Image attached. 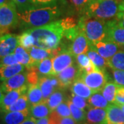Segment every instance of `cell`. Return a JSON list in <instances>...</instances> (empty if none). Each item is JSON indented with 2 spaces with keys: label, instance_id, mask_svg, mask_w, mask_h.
Returning <instances> with one entry per match:
<instances>
[{
  "label": "cell",
  "instance_id": "cell-15",
  "mask_svg": "<svg viewBox=\"0 0 124 124\" xmlns=\"http://www.w3.org/2000/svg\"><path fill=\"white\" fill-rule=\"evenodd\" d=\"M62 48H63L59 46L55 49H44L33 46L29 49L28 52L35 62L39 63L45 59L54 57L62 50Z\"/></svg>",
  "mask_w": 124,
  "mask_h": 124
},
{
  "label": "cell",
  "instance_id": "cell-21",
  "mask_svg": "<svg viewBox=\"0 0 124 124\" xmlns=\"http://www.w3.org/2000/svg\"><path fill=\"white\" fill-rule=\"evenodd\" d=\"M71 93L79 96L81 97L88 99L90 96L94 93L92 89L89 88L84 82L79 78L71 85L70 86Z\"/></svg>",
  "mask_w": 124,
  "mask_h": 124
},
{
  "label": "cell",
  "instance_id": "cell-9",
  "mask_svg": "<svg viewBox=\"0 0 124 124\" xmlns=\"http://www.w3.org/2000/svg\"><path fill=\"white\" fill-rule=\"evenodd\" d=\"M19 46L18 35L15 34H4L0 35V59L13 53Z\"/></svg>",
  "mask_w": 124,
  "mask_h": 124
},
{
  "label": "cell",
  "instance_id": "cell-38",
  "mask_svg": "<svg viewBox=\"0 0 124 124\" xmlns=\"http://www.w3.org/2000/svg\"><path fill=\"white\" fill-rule=\"evenodd\" d=\"M59 1L64 2L65 0H31V3L34 8L57 6Z\"/></svg>",
  "mask_w": 124,
  "mask_h": 124
},
{
  "label": "cell",
  "instance_id": "cell-23",
  "mask_svg": "<svg viewBox=\"0 0 124 124\" xmlns=\"http://www.w3.org/2000/svg\"><path fill=\"white\" fill-rule=\"evenodd\" d=\"M51 112L52 111L47 105L46 100L41 102L38 104L32 106L30 108L31 116L34 117L36 119H39L41 118L47 117L50 115Z\"/></svg>",
  "mask_w": 124,
  "mask_h": 124
},
{
  "label": "cell",
  "instance_id": "cell-39",
  "mask_svg": "<svg viewBox=\"0 0 124 124\" xmlns=\"http://www.w3.org/2000/svg\"><path fill=\"white\" fill-rule=\"evenodd\" d=\"M60 23L64 31L77 26L78 24V22L73 17H67L63 18L60 20Z\"/></svg>",
  "mask_w": 124,
  "mask_h": 124
},
{
  "label": "cell",
  "instance_id": "cell-12",
  "mask_svg": "<svg viewBox=\"0 0 124 124\" xmlns=\"http://www.w3.org/2000/svg\"><path fill=\"white\" fill-rule=\"evenodd\" d=\"M105 40L114 42L119 46L124 44V28L119 26L115 19L108 21V29Z\"/></svg>",
  "mask_w": 124,
  "mask_h": 124
},
{
  "label": "cell",
  "instance_id": "cell-14",
  "mask_svg": "<svg viewBox=\"0 0 124 124\" xmlns=\"http://www.w3.org/2000/svg\"><path fill=\"white\" fill-rule=\"evenodd\" d=\"M90 48V44L88 39L82 32H80L75 39L72 41V44L68 48V50L76 57L81 54H86Z\"/></svg>",
  "mask_w": 124,
  "mask_h": 124
},
{
  "label": "cell",
  "instance_id": "cell-46",
  "mask_svg": "<svg viewBox=\"0 0 124 124\" xmlns=\"http://www.w3.org/2000/svg\"><path fill=\"white\" fill-rule=\"evenodd\" d=\"M114 19L119 26L124 28V11H119Z\"/></svg>",
  "mask_w": 124,
  "mask_h": 124
},
{
  "label": "cell",
  "instance_id": "cell-40",
  "mask_svg": "<svg viewBox=\"0 0 124 124\" xmlns=\"http://www.w3.org/2000/svg\"><path fill=\"white\" fill-rule=\"evenodd\" d=\"M17 6L18 12H22L29 8H34L31 3V0H11Z\"/></svg>",
  "mask_w": 124,
  "mask_h": 124
},
{
  "label": "cell",
  "instance_id": "cell-34",
  "mask_svg": "<svg viewBox=\"0 0 124 124\" xmlns=\"http://www.w3.org/2000/svg\"><path fill=\"white\" fill-rule=\"evenodd\" d=\"M18 41L19 46L28 50L34 46L35 39L31 33L28 31H26L18 35Z\"/></svg>",
  "mask_w": 124,
  "mask_h": 124
},
{
  "label": "cell",
  "instance_id": "cell-51",
  "mask_svg": "<svg viewBox=\"0 0 124 124\" xmlns=\"http://www.w3.org/2000/svg\"><path fill=\"white\" fill-rule=\"evenodd\" d=\"M119 11H124V0H122L119 5Z\"/></svg>",
  "mask_w": 124,
  "mask_h": 124
},
{
  "label": "cell",
  "instance_id": "cell-50",
  "mask_svg": "<svg viewBox=\"0 0 124 124\" xmlns=\"http://www.w3.org/2000/svg\"><path fill=\"white\" fill-rule=\"evenodd\" d=\"M4 92H3V90L1 88V84H0V106H1V103L2 102V100L4 99Z\"/></svg>",
  "mask_w": 124,
  "mask_h": 124
},
{
  "label": "cell",
  "instance_id": "cell-20",
  "mask_svg": "<svg viewBox=\"0 0 124 124\" xmlns=\"http://www.w3.org/2000/svg\"><path fill=\"white\" fill-rule=\"evenodd\" d=\"M26 67L21 63L10 66L0 65V81H6L10 77L24 72Z\"/></svg>",
  "mask_w": 124,
  "mask_h": 124
},
{
  "label": "cell",
  "instance_id": "cell-16",
  "mask_svg": "<svg viewBox=\"0 0 124 124\" xmlns=\"http://www.w3.org/2000/svg\"><path fill=\"white\" fill-rule=\"evenodd\" d=\"M30 116V109L19 112H5L1 119L2 124H20Z\"/></svg>",
  "mask_w": 124,
  "mask_h": 124
},
{
  "label": "cell",
  "instance_id": "cell-24",
  "mask_svg": "<svg viewBox=\"0 0 124 124\" xmlns=\"http://www.w3.org/2000/svg\"><path fill=\"white\" fill-rule=\"evenodd\" d=\"M26 94L31 106L45 101L42 92L38 84L28 85Z\"/></svg>",
  "mask_w": 124,
  "mask_h": 124
},
{
  "label": "cell",
  "instance_id": "cell-55",
  "mask_svg": "<svg viewBox=\"0 0 124 124\" xmlns=\"http://www.w3.org/2000/svg\"><path fill=\"white\" fill-rule=\"evenodd\" d=\"M88 124V123H84V122H82V123H79V124Z\"/></svg>",
  "mask_w": 124,
  "mask_h": 124
},
{
  "label": "cell",
  "instance_id": "cell-10",
  "mask_svg": "<svg viewBox=\"0 0 124 124\" xmlns=\"http://www.w3.org/2000/svg\"><path fill=\"white\" fill-rule=\"evenodd\" d=\"M90 48L94 49L104 59L109 60L119 50L121 46L114 42L103 40L90 45Z\"/></svg>",
  "mask_w": 124,
  "mask_h": 124
},
{
  "label": "cell",
  "instance_id": "cell-37",
  "mask_svg": "<svg viewBox=\"0 0 124 124\" xmlns=\"http://www.w3.org/2000/svg\"><path fill=\"white\" fill-rule=\"evenodd\" d=\"M54 112L57 114L58 115L61 117H69L71 116L70 109L69 108L67 99L62 103L60 105H59L57 108L54 110Z\"/></svg>",
  "mask_w": 124,
  "mask_h": 124
},
{
  "label": "cell",
  "instance_id": "cell-13",
  "mask_svg": "<svg viewBox=\"0 0 124 124\" xmlns=\"http://www.w3.org/2000/svg\"><path fill=\"white\" fill-rule=\"evenodd\" d=\"M26 85H28L27 80V71H24L10 77L8 79L4 81L1 84V88L4 93H7Z\"/></svg>",
  "mask_w": 124,
  "mask_h": 124
},
{
  "label": "cell",
  "instance_id": "cell-18",
  "mask_svg": "<svg viewBox=\"0 0 124 124\" xmlns=\"http://www.w3.org/2000/svg\"><path fill=\"white\" fill-rule=\"evenodd\" d=\"M106 111L107 124H124V112L118 105L110 103Z\"/></svg>",
  "mask_w": 124,
  "mask_h": 124
},
{
  "label": "cell",
  "instance_id": "cell-43",
  "mask_svg": "<svg viewBox=\"0 0 124 124\" xmlns=\"http://www.w3.org/2000/svg\"><path fill=\"white\" fill-rule=\"evenodd\" d=\"M112 70V76L114 82L120 86L124 87V70Z\"/></svg>",
  "mask_w": 124,
  "mask_h": 124
},
{
  "label": "cell",
  "instance_id": "cell-17",
  "mask_svg": "<svg viewBox=\"0 0 124 124\" xmlns=\"http://www.w3.org/2000/svg\"><path fill=\"white\" fill-rule=\"evenodd\" d=\"M86 121L88 124H107L106 109L90 107L87 111Z\"/></svg>",
  "mask_w": 124,
  "mask_h": 124
},
{
  "label": "cell",
  "instance_id": "cell-4",
  "mask_svg": "<svg viewBox=\"0 0 124 124\" xmlns=\"http://www.w3.org/2000/svg\"><path fill=\"white\" fill-rule=\"evenodd\" d=\"M119 0H92L85 8L82 15L110 21L119 12Z\"/></svg>",
  "mask_w": 124,
  "mask_h": 124
},
{
  "label": "cell",
  "instance_id": "cell-48",
  "mask_svg": "<svg viewBox=\"0 0 124 124\" xmlns=\"http://www.w3.org/2000/svg\"><path fill=\"white\" fill-rule=\"evenodd\" d=\"M37 123V119H35L34 117L30 116L29 117H28L25 121H23L22 123L20 124H36Z\"/></svg>",
  "mask_w": 124,
  "mask_h": 124
},
{
  "label": "cell",
  "instance_id": "cell-33",
  "mask_svg": "<svg viewBox=\"0 0 124 124\" xmlns=\"http://www.w3.org/2000/svg\"><path fill=\"white\" fill-rule=\"evenodd\" d=\"M67 101H68L69 108L70 109L71 116L75 121L76 123L79 124V123H82V122H84L85 121H86L87 112L85 111V110L81 109L75 106L69 99H68Z\"/></svg>",
  "mask_w": 124,
  "mask_h": 124
},
{
  "label": "cell",
  "instance_id": "cell-52",
  "mask_svg": "<svg viewBox=\"0 0 124 124\" xmlns=\"http://www.w3.org/2000/svg\"><path fill=\"white\" fill-rule=\"evenodd\" d=\"M9 1H10V0H0V6L4 4L5 3H6V2H8Z\"/></svg>",
  "mask_w": 124,
  "mask_h": 124
},
{
  "label": "cell",
  "instance_id": "cell-53",
  "mask_svg": "<svg viewBox=\"0 0 124 124\" xmlns=\"http://www.w3.org/2000/svg\"><path fill=\"white\" fill-rule=\"evenodd\" d=\"M121 108V110L124 112V104H121V105H118Z\"/></svg>",
  "mask_w": 124,
  "mask_h": 124
},
{
  "label": "cell",
  "instance_id": "cell-35",
  "mask_svg": "<svg viewBox=\"0 0 124 124\" xmlns=\"http://www.w3.org/2000/svg\"><path fill=\"white\" fill-rule=\"evenodd\" d=\"M27 71V80L28 85H31L38 84L40 79V76L37 70V66H32L26 69Z\"/></svg>",
  "mask_w": 124,
  "mask_h": 124
},
{
  "label": "cell",
  "instance_id": "cell-29",
  "mask_svg": "<svg viewBox=\"0 0 124 124\" xmlns=\"http://www.w3.org/2000/svg\"><path fill=\"white\" fill-rule=\"evenodd\" d=\"M75 59L77 62V65L79 66L80 70L84 72L88 73L97 69L93 65L87 54H81L79 55H77L75 57Z\"/></svg>",
  "mask_w": 124,
  "mask_h": 124
},
{
  "label": "cell",
  "instance_id": "cell-8",
  "mask_svg": "<svg viewBox=\"0 0 124 124\" xmlns=\"http://www.w3.org/2000/svg\"><path fill=\"white\" fill-rule=\"evenodd\" d=\"M81 74V70L77 65L75 64L60 72L57 75V77L59 81L61 88L65 90L71 86L76 80L79 78Z\"/></svg>",
  "mask_w": 124,
  "mask_h": 124
},
{
  "label": "cell",
  "instance_id": "cell-3",
  "mask_svg": "<svg viewBox=\"0 0 124 124\" xmlns=\"http://www.w3.org/2000/svg\"><path fill=\"white\" fill-rule=\"evenodd\" d=\"M79 31L88 39L90 45L106 39L108 21L82 15L78 21Z\"/></svg>",
  "mask_w": 124,
  "mask_h": 124
},
{
  "label": "cell",
  "instance_id": "cell-36",
  "mask_svg": "<svg viewBox=\"0 0 124 124\" xmlns=\"http://www.w3.org/2000/svg\"><path fill=\"white\" fill-rule=\"evenodd\" d=\"M68 99L71 101V102L76 106L77 107L83 110H86L89 109L90 106L89 105L88 102L86 100V99H84L83 97H81L79 96H77L74 94H71L70 96L68 97Z\"/></svg>",
  "mask_w": 124,
  "mask_h": 124
},
{
  "label": "cell",
  "instance_id": "cell-25",
  "mask_svg": "<svg viewBox=\"0 0 124 124\" xmlns=\"http://www.w3.org/2000/svg\"><path fill=\"white\" fill-rule=\"evenodd\" d=\"M66 100V94L64 90L58 89L46 99V103L47 105L48 106L49 108L53 112L57 108L59 105H60Z\"/></svg>",
  "mask_w": 124,
  "mask_h": 124
},
{
  "label": "cell",
  "instance_id": "cell-22",
  "mask_svg": "<svg viewBox=\"0 0 124 124\" xmlns=\"http://www.w3.org/2000/svg\"><path fill=\"white\" fill-rule=\"evenodd\" d=\"M14 53L15 54V56H16V58L17 59L19 63L22 64L23 66L26 67V69L37 66L38 63L31 58V55L28 53V50H26V49L23 48L20 46H18L16 48Z\"/></svg>",
  "mask_w": 124,
  "mask_h": 124
},
{
  "label": "cell",
  "instance_id": "cell-41",
  "mask_svg": "<svg viewBox=\"0 0 124 124\" xmlns=\"http://www.w3.org/2000/svg\"><path fill=\"white\" fill-rule=\"evenodd\" d=\"M92 0H71V3L76 11L82 13L85 8Z\"/></svg>",
  "mask_w": 124,
  "mask_h": 124
},
{
  "label": "cell",
  "instance_id": "cell-11",
  "mask_svg": "<svg viewBox=\"0 0 124 124\" xmlns=\"http://www.w3.org/2000/svg\"><path fill=\"white\" fill-rule=\"evenodd\" d=\"M38 85L42 92L44 100H46L55 90L62 89L57 76L51 75L41 77Z\"/></svg>",
  "mask_w": 124,
  "mask_h": 124
},
{
  "label": "cell",
  "instance_id": "cell-27",
  "mask_svg": "<svg viewBox=\"0 0 124 124\" xmlns=\"http://www.w3.org/2000/svg\"><path fill=\"white\" fill-rule=\"evenodd\" d=\"M31 105L29 103L26 93L23 94L16 101L13 103L11 106L6 108L2 112H19L30 109Z\"/></svg>",
  "mask_w": 124,
  "mask_h": 124
},
{
  "label": "cell",
  "instance_id": "cell-2",
  "mask_svg": "<svg viewBox=\"0 0 124 124\" xmlns=\"http://www.w3.org/2000/svg\"><path fill=\"white\" fill-rule=\"evenodd\" d=\"M28 31L34 37V46L44 49H55L59 47L64 30L60 20L44 26L29 28Z\"/></svg>",
  "mask_w": 124,
  "mask_h": 124
},
{
  "label": "cell",
  "instance_id": "cell-5",
  "mask_svg": "<svg viewBox=\"0 0 124 124\" xmlns=\"http://www.w3.org/2000/svg\"><path fill=\"white\" fill-rule=\"evenodd\" d=\"M19 24L17 6L13 2L9 1L0 6V35L7 34Z\"/></svg>",
  "mask_w": 124,
  "mask_h": 124
},
{
  "label": "cell",
  "instance_id": "cell-28",
  "mask_svg": "<svg viewBox=\"0 0 124 124\" xmlns=\"http://www.w3.org/2000/svg\"><path fill=\"white\" fill-rule=\"evenodd\" d=\"M88 102L90 107L104 109H106L108 106L110 104L103 96L101 90L93 93L88 99Z\"/></svg>",
  "mask_w": 124,
  "mask_h": 124
},
{
  "label": "cell",
  "instance_id": "cell-30",
  "mask_svg": "<svg viewBox=\"0 0 124 124\" xmlns=\"http://www.w3.org/2000/svg\"><path fill=\"white\" fill-rule=\"evenodd\" d=\"M119 85H117L115 82H107L106 85L101 89L103 96L105 97L110 103H114L115 100V96L116 91L119 88Z\"/></svg>",
  "mask_w": 124,
  "mask_h": 124
},
{
  "label": "cell",
  "instance_id": "cell-49",
  "mask_svg": "<svg viewBox=\"0 0 124 124\" xmlns=\"http://www.w3.org/2000/svg\"><path fill=\"white\" fill-rule=\"evenodd\" d=\"M36 124H50L48 116L44 117V118H41V119H37Z\"/></svg>",
  "mask_w": 124,
  "mask_h": 124
},
{
  "label": "cell",
  "instance_id": "cell-54",
  "mask_svg": "<svg viewBox=\"0 0 124 124\" xmlns=\"http://www.w3.org/2000/svg\"><path fill=\"white\" fill-rule=\"evenodd\" d=\"M121 46V48L124 49V44L121 45V46Z\"/></svg>",
  "mask_w": 124,
  "mask_h": 124
},
{
  "label": "cell",
  "instance_id": "cell-32",
  "mask_svg": "<svg viewBox=\"0 0 124 124\" xmlns=\"http://www.w3.org/2000/svg\"><path fill=\"white\" fill-rule=\"evenodd\" d=\"M108 65L113 70H124V50H119L112 57L108 60Z\"/></svg>",
  "mask_w": 124,
  "mask_h": 124
},
{
  "label": "cell",
  "instance_id": "cell-31",
  "mask_svg": "<svg viewBox=\"0 0 124 124\" xmlns=\"http://www.w3.org/2000/svg\"><path fill=\"white\" fill-rule=\"evenodd\" d=\"M36 66L40 78L51 76L53 72V58L45 59L39 62Z\"/></svg>",
  "mask_w": 124,
  "mask_h": 124
},
{
  "label": "cell",
  "instance_id": "cell-26",
  "mask_svg": "<svg viewBox=\"0 0 124 124\" xmlns=\"http://www.w3.org/2000/svg\"><path fill=\"white\" fill-rule=\"evenodd\" d=\"M86 54L97 69L101 70H106V68L108 67V60L101 57L94 49L90 48Z\"/></svg>",
  "mask_w": 124,
  "mask_h": 124
},
{
  "label": "cell",
  "instance_id": "cell-1",
  "mask_svg": "<svg viewBox=\"0 0 124 124\" xmlns=\"http://www.w3.org/2000/svg\"><path fill=\"white\" fill-rule=\"evenodd\" d=\"M19 25L26 30L48 25L60 17L62 11L57 6L32 8L18 12Z\"/></svg>",
  "mask_w": 124,
  "mask_h": 124
},
{
  "label": "cell",
  "instance_id": "cell-6",
  "mask_svg": "<svg viewBox=\"0 0 124 124\" xmlns=\"http://www.w3.org/2000/svg\"><path fill=\"white\" fill-rule=\"evenodd\" d=\"M106 71L96 69L88 73L81 71L79 78L94 92H97L101 90L108 82V77Z\"/></svg>",
  "mask_w": 124,
  "mask_h": 124
},
{
  "label": "cell",
  "instance_id": "cell-7",
  "mask_svg": "<svg viewBox=\"0 0 124 124\" xmlns=\"http://www.w3.org/2000/svg\"><path fill=\"white\" fill-rule=\"evenodd\" d=\"M75 56L68 49L63 48L59 53L53 58L52 75L57 76L62 70L74 64Z\"/></svg>",
  "mask_w": 124,
  "mask_h": 124
},
{
  "label": "cell",
  "instance_id": "cell-45",
  "mask_svg": "<svg viewBox=\"0 0 124 124\" xmlns=\"http://www.w3.org/2000/svg\"><path fill=\"white\" fill-rule=\"evenodd\" d=\"M114 103L116 105L124 104V87L123 86L119 85V88L117 90Z\"/></svg>",
  "mask_w": 124,
  "mask_h": 124
},
{
  "label": "cell",
  "instance_id": "cell-47",
  "mask_svg": "<svg viewBox=\"0 0 124 124\" xmlns=\"http://www.w3.org/2000/svg\"><path fill=\"white\" fill-rule=\"evenodd\" d=\"M76 121L72 119V116L69 117H62L59 124H76Z\"/></svg>",
  "mask_w": 124,
  "mask_h": 124
},
{
  "label": "cell",
  "instance_id": "cell-44",
  "mask_svg": "<svg viewBox=\"0 0 124 124\" xmlns=\"http://www.w3.org/2000/svg\"><path fill=\"white\" fill-rule=\"evenodd\" d=\"M80 32H80L79 27L76 26L75 28H70V29L64 31L63 37H65L68 40L72 41V40L75 39L76 37L78 35Z\"/></svg>",
  "mask_w": 124,
  "mask_h": 124
},
{
  "label": "cell",
  "instance_id": "cell-19",
  "mask_svg": "<svg viewBox=\"0 0 124 124\" xmlns=\"http://www.w3.org/2000/svg\"><path fill=\"white\" fill-rule=\"evenodd\" d=\"M28 85H26L22 88L14 90L6 93L4 95L0 106V109L1 112H3L6 108H7L10 106H11L21 96H22L23 94H26L28 90Z\"/></svg>",
  "mask_w": 124,
  "mask_h": 124
},
{
  "label": "cell",
  "instance_id": "cell-42",
  "mask_svg": "<svg viewBox=\"0 0 124 124\" xmlns=\"http://www.w3.org/2000/svg\"><path fill=\"white\" fill-rule=\"evenodd\" d=\"M17 63H19V62L16 58L15 54L14 53L0 59V65L10 66V65H15Z\"/></svg>",
  "mask_w": 124,
  "mask_h": 124
}]
</instances>
